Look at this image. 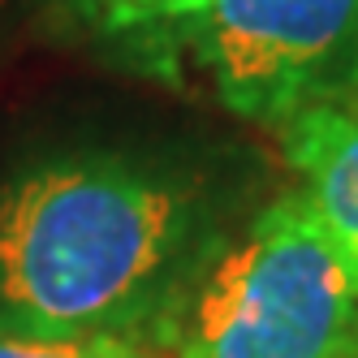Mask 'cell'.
Masks as SVG:
<instances>
[{
    "mask_svg": "<svg viewBox=\"0 0 358 358\" xmlns=\"http://www.w3.org/2000/svg\"><path fill=\"white\" fill-rule=\"evenodd\" d=\"M350 358H358V341H354V350H350Z\"/></svg>",
    "mask_w": 358,
    "mask_h": 358,
    "instance_id": "7",
    "label": "cell"
},
{
    "mask_svg": "<svg viewBox=\"0 0 358 358\" xmlns=\"http://www.w3.org/2000/svg\"><path fill=\"white\" fill-rule=\"evenodd\" d=\"M108 27H151V22H194L220 0H91Z\"/></svg>",
    "mask_w": 358,
    "mask_h": 358,
    "instance_id": "6",
    "label": "cell"
},
{
    "mask_svg": "<svg viewBox=\"0 0 358 358\" xmlns=\"http://www.w3.org/2000/svg\"><path fill=\"white\" fill-rule=\"evenodd\" d=\"M0 358H160V354L130 345L117 332H73V337L0 332Z\"/></svg>",
    "mask_w": 358,
    "mask_h": 358,
    "instance_id": "5",
    "label": "cell"
},
{
    "mask_svg": "<svg viewBox=\"0 0 358 358\" xmlns=\"http://www.w3.org/2000/svg\"><path fill=\"white\" fill-rule=\"evenodd\" d=\"M285 156L302 177V194L337 246L358 289V78L285 125Z\"/></svg>",
    "mask_w": 358,
    "mask_h": 358,
    "instance_id": "4",
    "label": "cell"
},
{
    "mask_svg": "<svg viewBox=\"0 0 358 358\" xmlns=\"http://www.w3.org/2000/svg\"><path fill=\"white\" fill-rule=\"evenodd\" d=\"M194 238L182 186L113 160L48 164L0 194L9 332H113L151 315Z\"/></svg>",
    "mask_w": 358,
    "mask_h": 358,
    "instance_id": "1",
    "label": "cell"
},
{
    "mask_svg": "<svg viewBox=\"0 0 358 358\" xmlns=\"http://www.w3.org/2000/svg\"><path fill=\"white\" fill-rule=\"evenodd\" d=\"M358 289L302 190L276 194L199 280L177 358H350Z\"/></svg>",
    "mask_w": 358,
    "mask_h": 358,
    "instance_id": "2",
    "label": "cell"
},
{
    "mask_svg": "<svg viewBox=\"0 0 358 358\" xmlns=\"http://www.w3.org/2000/svg\"><path fill=\"white\" fill-rule=\"evenodd\" d=\"M194 52L234 113L285 125L358 78V0H220Z\"/></svg>",
    "mask_w": 358,
    "mask_h": 358,
    "instance_id": "3",
    "label": "cell"
}]
</instances>
